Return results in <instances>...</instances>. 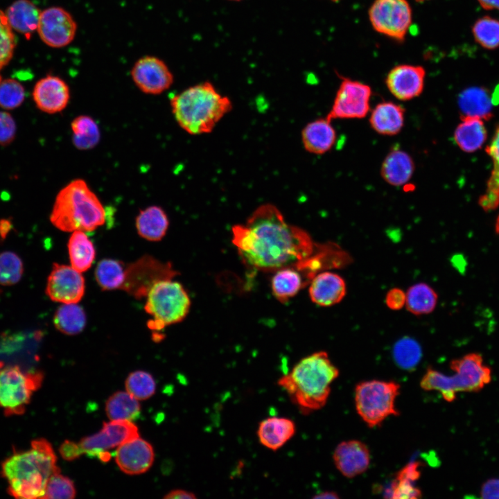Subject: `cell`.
I'll use <instances>...</instances> for the list:
<instances>
[{"mask_svg":"<svg viewBox=\"0 0 499 499\" xmlns=\"http://www.w3.org/2000/svg\"><path fill=\"white\" fill-rule=\"evenodd\" d=\"M414 168V160L407 152L399 148H394L385 157L380 174L387 183L399 186L410 181Z\"/></svg>","mask_w":499,"mask_h":499,"instance_id":"25","label":"cell"},{"mask_svg":"<svg viewBox=\"0 0 499 499\" xmlns=\"http://www.w3.org/2000/svg\"><path fill=\"white\" fill-rule=\"evenodd\" d=\"M301 272L295 268H284L275 271L272 279L274 297L284 303L296 295L304 286Z\"/></svg>","mask_w":499,"mask_h":499,"instance_id":"32","label":"cell"},{"mask_svg":"<svg viewBox=\"0 0 499 499\" xmlns=\"http://www.w3.org/2000/svg\"><path fill=\"white\" fill-rule=\"evenodd\" d=\"M72 141L78 150L93 148L100 141V130L96 122L89 116L76 117L71 123Z\"/></svg>","mask_w":499,"mask_h":499,"instance_id":"36","label":"cell"},{"mask_svg":"<svg viewBox=\"0 0 499 499\" xmlns=\"http://www.w3.org/2000/svg\"><path fill=\"white\" fill-rule=\"evenodd\" d=\"M105 411L111 421H132L139 417L141 406L138 400L128 392L119 391L107 400Z\"/></svg>","mask_w":499,"mask_h":499,"instance_id":"33","label":"cell"},{"mask_svg":"<svg viewBox=\"0 0 499 499\" xmlns=\"http://www.w3.org/2000/svg\"><path fill=\"white\" fill-rule=\"evenodd\" d=\"M331 1H338V0H331Z\"/></svg>","mask_w":499,"mask_h":499,"instance_id":"57","label":"cell"},{"mask_svg":"<svg viewBox=\"0 0 499 499\" xmlns=\"http://www.w3.org/2000/svg\"><path fill=\"white\" fill-rule=\"evenodd\" d=\"M336 132L331 120L317 119L308 123L301 131V141L305 150L315 155L329 151L335 143Z\"/></svg>","mask_w":499,"mask_h":499,"instance_id":"23","label":"cell"},{"mask_svg":"<svg viewBox=\"0 0 499 499\" xmlns=\"http://www.w3.org/2000/svg\"><path fill=\"white\" fill-rule=\"evenodd\" d=\"M426 71L421 66L401 64L387 76L385 84L391 94L401 100H410L423 90Z\"/></svg>","mask_w":499,"mask_h":499,"instance_id":"17","label":"cell"},{"mask_svg":"<svg viewBox=\"0 0 499 499\" xmlns=\"http://www.w3.org/2000/svg\"><path fill=\"white\" fill-rule=\"evenodd\" d=\"M308 293L315 304L328 307L340 302L347 292L344 279L332 272H322L315 274L310 280Z\"/></svg>","mask_w":499,"mask_h":499,"instance_id":"21","label":"cell"},{"mask_svg":"<svg viewBox=\"0 0 499 499\" xmlns=\"http://www.w3.org/2000/svg\"><path fill=\"white\" fill-rule=\"evenodd\" d=\"M139 437L136 425L129 421L104 422L102 429L97 433L82 438L79 444L84 453L98 457L103 462L108 461L110 449Z\"/></svg>","mask_w":499,"mask_h":499,"instance_id":"13","label":"cell"},{"mask_svg":"<svg viewBox=\"0 0 499 499\" xmlns=\"http://www.w3.org/2000/svg\"><path fill=\"white\" fill-rule=\"evenodd\" d=\"M437 304L435 290L425 283L410 286L405 292V307L413 315H426L432 312Z\"/></svg>","mask_w":499,"mask_h":499,"instance_id":"34","label":"cell"},{"mask_svg":"<svg viewBox=\"0 0 499 499\" xmlns=\"http://www.w3.org/2000/svg\"><path fill=\"white\" fill-rule=\"evenodd\" d=\"M41 371L23 372L18 366L0 369V407L6 416L22 414L34 391L42 385Z\"/></svg>","mask_w":499,"mask_h":499,"instance_id":"9","label":"cell"},{"mask_svg":"<svg viewBox=\"0 0 499 499\" xmlns=\"http://www.w3.org/2000/svg\"><path fill=\"white\" fill-rule=\"evenodd\" d=\"M295 432L296 425L292 419L271 417L259 422L256 435L261 445L276 451L290 441Z\"/></svg>","mask_w":499,"mask_h":499,"instance_id":"22","label":"cell"},{"mask_svg":"<svg viewBox=\"0 0 499 499\" xmlns=\"http://www.w3.org/2000/svg\"><path fill=\"white\" fill-rule=\"evenodd\" d=\"M496 231L497 234H499V216L497 218L496 222Z\"/></svg>","mask_w":499,"mask_h":499,"instance_id":"54","label":"cell"},{"mask_svg":"<svg viewBox=\"0 0 499 499\" xmlns=\"http://www.w3.org/2000/svg\"><path fill=\"white\" fill-rule=\"evenodd\" d=\"M169 220L164 209L150 206L140 211L136 218V228L142 238L150 240H160L166 234Z\"/></svg>","mask_w":499,"mask_h":499,"instance_id":"28","label":"cell"},{"mask_svg":"<svg viewBox=\"0 0 499 499\" xmlns=\"http://www.w3.org/2000/svg\"><path fill=\"white\" fill-rule=\"evenodd\" d=\"M338 496L336 494V493L332 492V491H325L319 493L318 495H315L313 498L317 499H329V498H338Z\"/></svg>","mask_w":499,"mask_h":499,"instance_id":"53","label":"cell"},{"mask_svg":"<svg viewBox=\"0 0 499 499\" xmlns=\"http://www.w3.org/2000/svg\"><path fill=\"white\" fill-rule=\"evenodd\" d=\"M59 452L62 458L67 461L74 460L84 453L79 444L69 440H65L60 445Z\"/></svg>","mask_w":499,"mask_h":499,"instance_id":"48","label":"cell"},{"mask_svg":"<svg viewBox=\"0 0 499 499\" xmlns=\"http://www.w3.org/2000/svg\"><path fill=\"white\" fill-rule=\"evenodd\" d=\"M131 77L136 86L143 93L160 94L173 85V75L168 65L160 58L146 55L134 64Z\"/></svg>","mask_w":499,"mask_h":499,"instance_id":"15","label":"cell"},{"mask_svg":"<svg viewBox=\"0 0 499 499\" xmlns=\"http://www.w3.org/2000/svg\"><path fill=\"white\" fill-rule=\"evenodd\" d=\"M461 122L454 132V140L458 147L466 152L481 148L487 137L484 121L472 117H460Z\"/></svg>","mask_w":499,"mask_h":499,"instance_id":"27","label":"cell"},{"mask_svg":"<svg viewBox=\"0 0 499 499\" xmlns=\"http://www.w3.org/2000/svg\"><path fill=\"white\" fill-rule=\"evenodd\" d=\"M37 31L41 40L48 46L62 48L75 38L77 24L67 10L53 6L41 12Z\"/></svg>","mask_w":499,"mask_h":499,"instance_id":"14","label":"cell"},{"mask_svg":"<svg viewBox=\"0 0 499 499\" xmlns=\"http://www.w3.org/2000/svg\"><path fill=\"white\" fill-rule=\"evenodd\" d=\"M414 482L408 479L396 476L395 480L385 492L386 497L401 499L420 498L421 491L414 485Z\"/></svg>","mask_w":499,"mask_h":499,"instance_id":"45","label":"cell"},{"mask_svg":"<svg viewBox=\"0 0 499 499\" xmlns=\"http://www.w3.org/2000/svg\"><path fill=\"white\" fill-rule=\"evenodd\" d=\"M67 246L71 266L80 272L87 270L95 259L96 250L85 232L73 231Z\"/></svg>","mask_w":499,"mask_h":499,"instance_id":"31","label":"cell"},{"mask_svg":"<svg viewBox=\"0 0 499 499\" xmlns=\"http://www.w3.org/2000/svg\"><path fill=\"white\" fill-rule=\"evenodd\" d=\"M371 89L366 84L342 77L331 109L326 117L333 119H362L370 110Z\"/></svg>","mask_w":499,"mask_h":499,"instance_id":"12","label":"cell"},{"mask_svg":"<svg viewBox=\"0 0 499 499\" xmlns=\"http://www.w3.org/2000/svg\"><path fill=\"white\" fill-rule=\"evenodd\" d=\"M371 128L377 133L394 136L401 132L405 121V109L393 102H382L371 110Z\"/></svg>","mask_w":499,"mask_h":499,"instance_id":"24","label":"cell"},{"mask_svg":"<svg viewBox=\"0 0 499 499\" xmlns=\"http://www.w3.org/2000/svg\"><path fill=\"white\" fill-rule=\"evenodd\" d=\"M417 1H421H421H425V0H417Z\"/></svg>","mask_w":499,"mask_h":499,"instance_id":"56","label":"cell"},{"mask_svg":"<svg viewBox=\"0 0 499 499\" xmlns=\"http://www.w3.org/2000/svg\"><path fill=\"white\" fill-rule=\"evenodd\" d=\"M229 1H241V0H229Z\"/></svg>","mask_w":499,"mask_h":499,"instance_id":"55","label":"cell"},{"mask_svg":"<svg viewBox=\"0 0 499 499\" xmlns=\"http://www.w3.org/2000/svg\"><path fill=\"white\" fill-rule=\"evenodd\" d=\"M170 106L178 125L187 133L199 135L211 132L231 111L232 103L211 82H204L174 95Z\"/></svg>","mask_w":499,"mask_h":499,"instance_id":"4","label":"cell"},{"mask_svg":"<svg viewBox=\"0 0 499 499\" xmlns=\"http://www.w3.org/2000/svg\"><path fill=\"white\" fill-rule=\"evenodd\" d=\"M482 8L485 10H498L499 0H478Z\"/></svg>","mask_w":499,"mask_h":499,"instance_id":"52","label":"cell"},{"mask_svg":"<svg viewBox=\"0 0 499 499\" xmlns=\"http://www.w3.org/2000/svg\"><path fill=\"white\" fill-rule=\"evenodd\" d=\"M480 496L482 498L499 499V478L487 480L481 487Z\"/></svg>","mask_w":499,"mask_h":499,"instance_id":"49","label":"cell"},{"mask_svg":"<svg viewBox=\"0 0 499 499\" xmlns=\"http://www.w3.org/2000/svg\"><path fill=\"white\" fill-rule=\"evenodd\" d=\"M460 117H472L483 121L492 117L493 101L488 90L482 87L464 89L457 98Z\"/></svg>","mask_w":499,"mask_h":499,"instance_id":"26","label":"cell"},{"mask_svg":"<svg viewBox=\"0 0 499 499\" xmlns=\"http://www.w3.org/2000/svg\"><path fill=\"white\" fill-rule=\"evenodd\" d=\"M369 17L377 32L401 41L410 26L412 10L407 0H375Z\"/></svg>","mask_w":499,"mask_h":499,"instance_id":"11","label":"cell"},{"mask_svg":"<svg viewBox=\"0 0 499 499\" xmlns=\"http://www.w3.org/2000/svg\"><path fill=\"white\" fill-rule=\"evenodd\" d=\"M33 98L41 111L48 114L60 112L69 102V87L61 78L48 75L35 84Z\"/></svg>","mask_w":499,"mask_h":499,"instance_id":"18","label":"cell"},{"mask_svg":"<svg viewBox=\"0 0 499 499\" xmlns=\"http://www.w3.org/2000/svg\"><path fill=\"white\" fill-rule=\"evenodd\" d=\"M164 498L167 499H195L197 497L193 492L183 489H174L168 492Z\"/></svg>","mask_w":499,"mask_h":499,"instance_id":"51","label":"cell"},{"mask_svg":"<svg viewBox=\"0 0 499 499\" xmlns=\"http://www.w3.org/2000/svg\"><path fill=\"white\" fill-rule=\"evenodd\" d=\"M87 322L83 308L76 304H63L56 310L53 323L60 332L67 335L81 333Z\"/></svg>","mask_w":499,"mask_h":499,"instance_id":"35","label":"cell"},{"mask_svg":"<svg viewBox=\"0 0 499 499\" xmlns=\"http://www.w3.org/2000/svg\"><path fill=\"white\" fill-rule=\"evenodd\" d=\"M41 11L29 0H17L7 10L6 15L12 29L27 37L37 29Z\"/></svg>","mask_w":499,"mask_h":499,"instance_id":"29","label":"cell"},{"mask_svg":"<svg viewBox=\"0 0 499 499\" xmlns=\"http://www.w3.org/2000/svg\"><path fill=\"white\" fill-rule=\"evenodd\" d=\"M25 98L24 87L14 79L0 80V107L6 110L15 109Z\"/></svg>","mask_w":499,"mask_h":499,"instance_id":"43","label":"cell"},{"mask_svg":"<svg viewBox=\"0 0 499 499\" xmlns=\"http://www.w3.org/2000/svg\"><path fill=\"white\" fill-rule=\"evenodd\" d=\"M15 46L12 28L6 14L0 10V70L10 60Z\"/></svg>","mask_w":499,"mask_h":499,"instance_id":"44","label":"cell"},{"mask_svg":"<svg viewBox=\"0 0 499 499\" xmlns=\"http://www.w3.org/2000/svg\"><path fill=\"white\" fill-rule=\"evenodd\" d=\"M85 290V279L80 272L67 265L53 264L46 287V293L51 300L76 304L83 297Z\"/></svg>","mask_w":499,"mask_h":499,"instance_id":"16","label":"cell"},{"mask_svg":"<svg viewBox=\"0 0 499 499\" xmlns=\"http://www.w3.org/2000/svg\"><path fill=\"white\" fill-rule=\"evenodd\" d=\"M127 392L137 400H146L155 392L156 383L149 373L136 371L130 373L125 380Z\"/></svg>","mask_w":499,"mask_h":499,"instance_id":"40","label":"cell"},{"mask_svg":"<svg viewBox=\"0 0 499 499\" xmlns=\"http://www.w3.org/2000/svg\"><path fill=\"white\" fill-rule=\"evenodd\" d=\"M177 274L171 263H164L150 255H144L125 266L121 290L136 299L146 297L157 282L172 279Z\"/></svg>","mask_w":499,"mask_h":499,"instance_id":"10","label":"cell"},{"mask_svg":"<svg viewBox=\"0 0 499 499\" xmlns=\"http://www.w3.org/2000/svg\"><path fill=\"white\" fill-rule=\"evenodd\" d=\"M146 297L144 309L152 317L148 326L153 331L182 322L191 307L190 298L182 285L172 279L157 282Z\"/></svg>","mask_w":499,"mask_h":499,"instance_id":"7","label":"cell"},{"mask_svg":"<svg viewBox=\"0 0 499 499\" xmlns=\"http://www.w3.org/2000/svg\"><path fill=\"white\" fill-rule=\"evenodd\" d=\"M450 367L455 372L450 376L428 368L421 380V388L426 391H438L444 400L451 402L455 399L457 392H478L491 380V369L477 353L452 360Z\"/></svg>","mask_w":499,"mask_h":499,"instance_id":"6","label":"cell"},{"mask_svg":"<svg viewBox=\"0 0 499 499\" xmlns=\"http://www.w3.org/2000/svg\"><path fill=\"white\" fill-rule=\"evenodd\" d=\"M154 459L152 446L139 436L119 446L115 455L120 469L129 475L146 472L152 465Z\"/></svg>","mask_w":499,"mask_h":499,"instance_id":"19","label":"cell"},{"mask_svg":"<svg viewBox=\"0 0 499 499\" xmlns=\"http://www.w3.org/2000/svg\"><path fill=\"white\" fill-rule=\"evenodd\" d=\"M16 134V124L12 116L8 112H0V145L11 143Z\"/></svg>","mask_w":499,"mask_h":499,"instance_id":"46","label":"cell"},{"mask_svg":"<svg viewBox=\"0 0 499 499\" xmlns=\"http://www.w3.org/2000/svg\"><path fill=\"white\" fill-rule=\"evenodd\" d=\"M419 466V463L411 462L399 471L396 476L415 482L420 476Z\"/></svg>","mask_w":499,"mask_h":499,"instance_id":"50","label":"cell"},{"mask_svg":"<svg viewBox=\"0 0 499 499\" xmlns=\"http://www.w3.org/2000/svg\"><path fill=\"white\" fill-rule=\"evenodd\" d=\"M232 242L244 263L262 272L297 268L314 252L310 235L285 220L271 204L259 206L245 225L232 227Z\"/></svg>","mask_w":499,"mask_h":499,"instance_id":"1","label":"cell"},{"mask_svg":"<svg viewBox=\"0 0 499 499\" xmlns=\"http://www.w3.org/2000/svg\"><path fill=\"white\" fill-rule=\"evenodd\" d=\"M333 458L337 469L348 478L363 473L370 463L369 448L358 440L340 443L334 450Z\"/></svg>","mask_w":499,"mask_h":499,"instance_id":"20","label":"cell"},{"mask_svg":"<svg viewBox=\"0 0 499 499\" xmlns=\"http://www.w3.org/2000/svg\"><path fill=\"white\" fill-rule=\"evenodd\" d=\"M385 304L391 310L401 309L405 304V292L399 288L390 289L385 296Z\"/></svg>","mask_w":499,"mask_h":499,"instance_id":"47","label":"cell"},{"mask_svg":"<svg viewBox=\"0 0 499 499\" xmlns=\"http://www.w3.org/2000/svg\"><path fill=\"white\" fill-rule=\"evenodd\" d=\"M0 80H1V77H0Z\"/></svg>","mask_w":499,"mask_h":499,"instance_id":"58","label":"cell"},{"mask_svg":"<svg viewBox=\"0 0 499 499\" xmlns=\"http://www.w3.org/2000/svg\"><path fill=\"white\" fill-rule=\"evenodd\" d=\"M24 266L19 256L12 252L0 254V284L12 286L19 281Z\"/></svg>","mask_w":499,"mask_h":499,"instance_id":"41","label":"cell"},{"mask_svg":"<svg viewBox=\"0 0 499 499\" xmlns=\"http://www.w3.org/2000/svg\"><path fill=\"white\" fill-rule=\"evenodd\" d=\"M472 33L475 41L484 49L493 50L499 47V20L483 16L474 23Z\"/></svg>","mask_w":499,"mask_h":499,"instance_id":"38","label":"cell"},{"mask_svg":"<svg viewBox=\"0 0 499 499\" xmlns=\"http://www.w3.org/2000/svg\"><path fill=\"white\" fill-rule=\"evenodd\" d=\"M76 494L73 481L60 473V469L55 471L49 478L42 498H73Z\"/></svg>","mask_w":499,"mask_h":499,"instance_id":"42","label":"cell"},{"mask_svg":"<svg viewBox=\"0 0 499 499\" xmlns=\"http://www.w3.org/2000/svg\"><path fill=\"white\" fill-rule=\"evenodd\" d=\"M399 389L400 385L394 381L371 380L356 385V411L368 426H379L388 417L399 415L395 401Z\"/></svg>","mask_w":499,"mask_h":499,"instance_id":"8","label":"cell"},{"mask_svg":"<svg viewBox=\"0 0 499 499\" xmlns=\"http://www.w3.org/2000/svg\"><path fill=\"white\" fill-rule=\"evenodd\" d=\"M51 444L35 439L28 450L15 453L1 464V475L8 482V493L16 498H42L50 476L60 469Z\"/></svg>","mask_w":499,"mask_h":499,"instance_id":"3","label":"cell"},{"mask_svg":"<svg viewBox=\"0 0 499 499\" xmlns=\"http://www.w3.org/2000/svg\"><path fill=\"white\" fill-rule=\"evenodd\" d=\"M106 218V209L82 179L71 181L59 191L50 215L55 227L68 232L94 231Z\"/></svg>","mask_w":499,"mask_h":499,"instance_id":"5","label":"cell"},{"mask_svg":"<svg viewBox=\"0 0 499 499\" xmlns=\"http://www.w3.org/2000/svg\"><path fill=\"white\" fill-rule=\"evenodd\" d=\"M338 376L328 353L320 351L301 359L277 384L303 414H308L325 405L331 385Z\"/></svg>","mask_w":499,"mask_h":499,"instance_id":"2","label":"cell"},{"mask_svg":"<svg viewBox=\"0 0 499 499\" xmlns=\"http://www.w3.org/2000/svg\"><path fill=\"white\" fill-rule=\"evenodd\" d=\"M125 265L118 260H101L95 270L96 280L104 290L121 289L125 280Z\"/></svg>","mask_w":499,"mask_h":499,"instance_id":"37","label":"cell"},{"mask_svg":"<svg viewBox=\"0 0 499 499\" xmlns=\"http://www.w3.org/2000/svg\"><path fill=\"white\" fill-rule=\"evenodd\" d=\"M486 152L491 159L492 170L486 189L480 197L478 203L484 211H491L499 206V127L496 130Z\"/></svg>","mask_w":499,"mask_h":499,"instance_id":"30","label":"cell"},{"mask_svg":"<svg viewBox=\"0 0 499 499\" xmlns=\"http://www.w3.org/2000/svg\"><path fill=\"white\" fill-rule=\"evenodd\" d=\"M421 348L419 343L411 338H403L398 340L393 348L395 362L406 370L414 368L421 358Z\"/></svg>","mask_w":499,"mask_h":499,"instance_id":"39","label":"cell"}]
</instances>
